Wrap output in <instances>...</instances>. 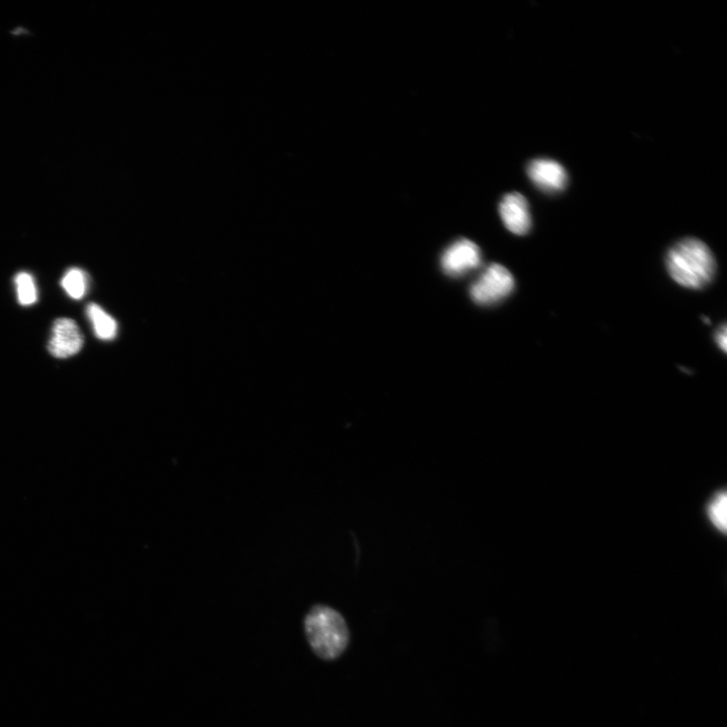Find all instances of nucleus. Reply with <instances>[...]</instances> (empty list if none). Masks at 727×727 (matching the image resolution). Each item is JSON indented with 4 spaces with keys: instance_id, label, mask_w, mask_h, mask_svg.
<instances>
[{
    "instance_id": "obj_1",
    "label": "nucleus",
    "mask_w": 727,
    "mask_h": 727,
    "mask_svg": "<svg viewBox=\"0 0 727 727\" xmlns=\"http://www.w3.org/2000/svg\"><path fill=\"white\" fill-rule=\"evenodd\" d=\"M304 628L311 649L323 660L338 659L349 645L346 620L330 606L317 605L311 608L305 617Z\"/></svg>"
},
{
    "instance_id": "obj_2",
    "label": "nucleus",
    "mask_w": 727,
    "mask_h": 727,
    "mask_svg": "<svg viewBox=\"0 0 727 727\" xmlns=\"http://www.w3.org/2000/svg\"><path fill=\"white\" fill-rule=\"evenodd\" d=\"M667 268L681 286L701 289L713 278L715 260L709 248L697 239H685L668 253Z\"/></svg>"
},
{
    "instance_id": "obj_3",
    "label": "nucleus",
    "mask_w": 727,
    "mask_h": 727,
    "mask_svg": "<svg viewBox=\"0 0 727 727\" xmlns=\"http://www.w3.org/2000/svg\"><path fill=\"white\" fill-rule=\"evenodd\" d=\"M512 274L502 265H490L471 286L472 299L481 305H490L506 298L514 289Z\"/></svg>"
},
{
    "instance_id": "obj_4",
    "label": "nucleus",
    "mask_w": 727,
    "mask_h": 727,
    "mask_svg": "<svg viewBox=\"0 0 727 727\" xmlns=\"http://www.w3.org/2000/svg\"><path fill=\"white\" fill-rule=\"evenodd\" d=\"M499 214L506 229L514 235L524 236L532 228L529 202L521 193L506 194L499 204Z\"/></svg>"
},
{
    "instance_id": "obj_5",
    "label": "nucleus",
    "mask_w": 727,
    "mask_h": 727,
    "mask_svg": "<svg viewBox=\"0 0 727 727\" xmlns=\"http://www.w3.org/2000/svg\"><path fill=\"white\" fill-rule=\"evenodd\" d=\"M481 260L479 247L470 240L462 239L452 244L445 251L441 264L446 274L462 276L478 268Z\"/></svg>"
},
{
    "instance_id": "obj_6",
    "label": "nucleus",
    "mask_w": 727,
    "mask_h": 727,
    "mask_svg": "<svg viewBox=\"0 0 727 727\" xmlns=\"http://www.w3.org/2000/svg\"><path fill=\"white\" fill-rule=\"evenodd\" d=\"M84 338L77 324L71 319H58L52 328L48 350L57 359H66L78 354Z\"/></svg>"
},
{
    "instance_id": "obj_7",
    "label": "nucleus",
    "mask_w": 727,
    "mask_h": 727,
    "mask_svg": "<svg viewBox=\"0 0 727 727\" xmlns=\"http://www.w3.org/2000/svg\"><path fill=\"white\" fill-rule=\"evenodd\" d=\"M527 172L533 183L546 192L556 193L567 186V172L560 163L554 160H533L528 165Z\"/></svg>"
},
{
    "instance_id": "obj_8",
    "label": "nucleus",
    "mask_w": 727,
    "mask_h": 727,
    "mask_svg": "<svg viewBox=\"0 0 727 727\" xmlns=\"http://www.w3.org/2000/svg\"><path fill=\"white\" fill-rule=\"evenodd\" d=\"M87 316L92 323L96 337L102 341L114 340L118 334V324L99 305L91 303L87 306Z\"/></svg>"
},
{
    "instance_id": "obj_9",
    "label": "nucleus",
    "mask_w": 727,
    "mask_h": 727,
    "mask_svg": "<svg viewBox=\"0 0 727 727\" xmlns=\"http://www.w3.org/2000/svg\"><path fill=\"white\" fill-rule=\"evenodd\" d=\"M705 515L710 525L720 534L727 532V493L718 490L705 504Z\"/></svg>"
},
{
    "instance_id": "obj_10",
    "label": "nucleus",
    "mask_w": 727,
    "mask_h": 727,
    "mask_svg": "<svg viewBox=\"0 0 727 727\" xmlns=\"http://www.w3.org/2000/svg\"><path fill=\"white\" fill-rule=\"evenodd\" d=\"M66 293L73 299H81L87 291V276L78 268L70 269L61 281Z\"/></svg>"
},
{
    "instance_id": "obj_11",
    "label": "nucleus",
    "mask_w": 727,
    "mask_h": 727,
    "mask_svg": "<svg viewBox=\"0 0 727 727\" xmlns=\"http://www.w3.org/2000/svg\"><path fill=\"white\" fill-rule=\"evenodd\" d=\"M18 299L24 306L32 305L38 300V293L34 278L26 272L19 273L15 279Z\"/></svg>"
},
{
    "instance_id": "obj_12",
    "label": "nucleus",
    "mask_w": 727,
    "mask_h": 727,
    "mask_svg": "<svg viewBox=\"0 0 727 727\" xmlns=\"http://www.w3.org/2000/svg\"><path fill=\"white\" fill-rule=\"evenodd\" d=\"M715 340H716L718 347L724 353H726V351H727V349H726L727 348V330H726L725 325L719 329V331L716 334Z\"/></svg>"
}]
</instances>
